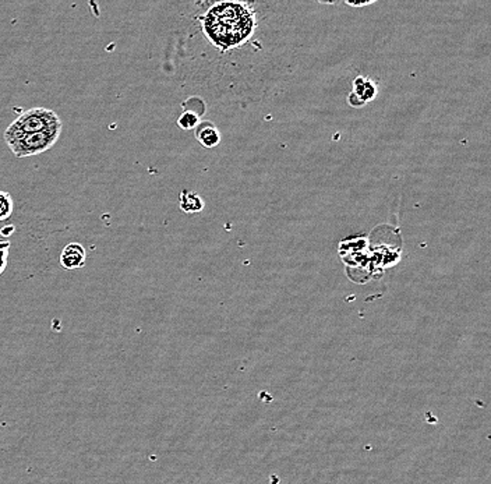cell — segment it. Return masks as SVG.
Wrapping results in <instances>:
<instances>
[{
	"mask_svg": "<svg viewBox=\"0 0 491 484\" xmlns=\"http://www.w3.org/2000/svg\"><path fill=\"white\" fill-rule=\"evenodd\" d=\"M254 27L252 10L243 3L213 4L202 17L206 38L218 47L229 49L250 38Z\"/></svg>",
	"mask_w": 491,
	"mask_h": 484,
	"instance_id": "cell-1",
	"label": "cell"
},
{
	"mask_svg": "<svg viewBox=\"0 0 491 484\" xmlns=\"http://www.w3.org/2000/svg\"><path fill=\"white\" fill-rule=\"evenodd\" d=\"M63 126L60 117L52 109L31 107L21 114L6 128L4 141L24 134H32Z\"/></svg>",
	"mask_w": 491,
	"mask_h": 484,
	"instance_id": "cell-2",
	"label": "cell"
},
{
	"mask_svg": "<svg viewBox=\"0 0 491 484\" xmlns=\"http://www.w3.org/2000/svg\"><path fill=\"white\" fill-rule=\"evenodd\" d=\"M61 128L63 126H59L39 133L24 134L11 139H6V145L14 153L15 158L36 156L39 153L46 152L56 144L61 134Z\"/></svg>",
	"mask_w": 491,
	"mask_h": 484,
	"instance_id": "cell-3",
	"label": "cell"
},
{
	"mask_svg": "<svg viewBox=\"0 0 491 484\" xmlns=\"http://www.w3.org/2000/svg\"><path fill=\"white\" fill-rule=\"evenodd\" d=\"M86 251L80 243H68L60 254V265L64 269H78L85 264Z\"/></svg>",
	"mask_w": 491,
	"mask_h": 484,
	"instance_id": "cell-4",
	"label": "cell"
},
{
	"mask_svg": "<svg viewBox=\"0 0 491 484\" xmlns=\"http://www.w3.org/2000/svg\"><path fill=\"white\" fill-rule=\"evenodd\" d=\"M195 137L197 139L201 142V145H204L205 148H212V146H216L220 141V135H219V131L212 126L209 124L208 121L201 124L197 131H195Z\"/></svg>",
	"mask_w": 491,
	"mask_h": 484,
	"instance_id": "cell-5",
	"label": "cell"
},
{
	"mask_svg": "<svg viewBox=\"0 0 491 484\" xmlns=\"http://www.w3.org/2000/svg\"><path fill=\"white\" fill-rule=\"evenodd\" d=\"M204 206L202 199L192 191L183 190L180 194V208L187 213H194L201 211Z\"/></svg>",
	"mask_w": 491,
	"mask_h": 484,
	"instance_id": "cell-6",
	"label": "cell"
},
{
	"mask_svg": "<svg viewBox=\"0 0 491 484\" xmlns=\"http://www.w3.org/2000/svg\"><path fill=\"white\" fill-rule=\"evenodd\" d=\"M13 209H14V201L11 195L7 191L0 190V222L7 220L11 216Z\"/></svg>",
	"mask_w": 491,
	"mask_h": 484,
	"instance_id": "cell-7",
	"label": "cell"
},
{
	"mask_svg": "<svg viewBox=\"0 0 491 484\" xmlns=\"http://www.w3.org/2000/svg\"><path fill=\"white\" fill-rule=\"evenodd\" d=\"M177 124L180 128L183 130H191L194 127H198V116L192 112H183V114L179 117L177 120Z\"/></svg>",
	"mask_w": 491,
	"mask_h": 484,
	"instance_id": "cell-8",
	"label": "cell"
},
{
	"mask_svg": "<svg viewBox=\"0 0 491 484\" xmlns=\"http://www.w3.org/2000/svg\"><path fill=\"white\" fill-rule=\"evenodd\" d=\"M8 250H10V241L0 239V275H1V273L4 272V269L7 268Z\"/></svg>",
	"mask_w": 491,
	"mask_h": 484,
	"instance_id": "cell-9",
	"label": "cell"
},
{
	"mask_svg": "<svg viewBox=\"0 0 491 484\" xmlns=\"http://www.w3.org/2000/svg\"><path fill=\"white\" fill-rule=\"evenodd\" d=\"M374 1H364V3H350V1H347V4L349 6H353V7H364V6H370V4H372Z\"/></svg>",
	"mask_w": 491,
	"mask_h": 484,
	"instance_id": "cell-10",
	"label": "cell"
}]
</instances>
